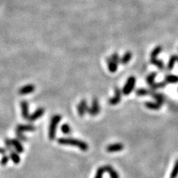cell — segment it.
<instances>
[{
	"mask_svg": "<svg viewBox=\"0 0 178 178\" xmlns=\"http://www.w3.org/2000/svg\"><path fill=\"white\" fill-rule=\"evenodd\" d=\"M5 147H6V150H8V151H12L11 149H12V143H11V140L10 139H5Z\"/></svg>",
	"mask_w": 178,
	"mask_h": 178,
	"instance_id": "obj_30",
	"label": "cell"
},
{
	"mask_svg": "<svg viewBox=\"0 0 178 178\" xmlns=\"http://www.w3.org/2000/svg\"><path fill=\"white\" fill-rule=\"evenodd\" d=\"M152 97L155 99L157 100V103H159L160 105H162L165 101L164 96L161 94H157V93H152Z\"/></svg>",
	"mask_w": 178,
	"mask_h": 178,
	"instance_id": "obj_17",
	"label": "cell"
},
{
	"mask_svg": "<svg viewBox=\"0 0 178 178\" xmlns=\"http://www.w3.org/2000/svg\"><path fill=\"white\" fill-rule=\"evenodd\" d=\"M5 153H6V149H3V148H0V154L5 155Z\"/></svg>",
	"mask_w": 178,
	"mask_h": 178,
	"instance_id": "obj_33",
	"label": "cell"
},
{
	"mask_svg": "<svg viewBox=\"0 0 178 178\" xmlns=\"http://www.w3.org/2000/svg\"><path fill=\"white\" fill-rule=\"evenodd\" d=\"M111 59H112L113 61L116 62V64L119 63V62H120V60H121V59H120V58H119V55H118L116 53H114V54H113L112 56H111Z\"/></svg>",
	"mask_w": 178,
	"mask_h": 178,
	"instance_id": "obj_32",
	"label": "cell"
},
{
	"mask_svg": "<svg viewBox=\"0 0 178 178\" xmlns=\"http://www.w3.org/2000/svg\"><path fill=\"white\" fill-rule=\"evenodd\" d=\"M16 134H17V137H18L20 140H22V141H26V140H27L26 137L25 136L24 134H23V132H20V131H16Z\"/></svg>",
	"mask_w": 178,
	"mask_h": 178,
	"instance_id": "obj_31",
	"label": "cell"
},
{
	"mask_svg": "<svg viewBox=\"0 0 178 178\" xmlns=\"http://www.w3.org/2000/svg\"><path fill=\"white\" fill-rule=\"evenodd\" d=\"M10 158L11 159L13 163L15 164H19L20 163V160H21L19 153L14 152V151H11L10 152Z\"/></svg>",
	"mask_w": 178,
	"mask_h": 178,
	"instance_id": "obj_15",
	"label": "cell"
},
{
	"mask_svg": "<svg viewBox=\"0 0 178 178\" xmlns=\"http://www.w3.org/2000/svg\"><path fill=\"white\" fill-rule=\"evenodd\" d=\"M104 168H105V171L108 173V174H109L110 177L111 178H119V174L116 172V170H115L111 165H105Z\"/></svg>",
	"mask_w": 178,
	"mask_h": 178,
	"instance_id": "obj_12",
	"label": "cell"
},
{
	"mask_svg": "<svg viewBox=\"0 0 178 178\" xmlns=\"http://www.w3.org/2000/svg\"><path fill=\"white\" fill-rule=\"evenodd\" d=\"M135 83H136V78L134 76H131L128 77V79L127 80L126 83L124 86L123 89H122V93L124 95L128 96L133 91L134 89Z\"/></svg>",
	"mask_w": 178,
	"mask_h": 178,
	"instance_id": "obj_3",
	"label": "cell"
},
{
	"mask_svg": "<svg viewBox=\"0 0 178 178\" xmlns=\"http://www.w3.org/2000/svg\"><path fill=\"white\" fill-rule=\"evenodd\" d=\"M88 109H89V106L87 105V102L85 100H82L81 102H80L78 105H77V110H78V114L80 116H83L86 113L88 112Z\"/></svg>",
	"mask_w": 178,
	"mask_h": 178,
	"instance_id": "obj_5",
	"label": "cell"
},
{
	"mask_svg": "<svg viewBox=\"0 0 178 178\" xmlns=\"http://www.w3.org/2000/svg\"><path fill=\"white\" fill-rule=\"evenodd\" d=\"M35 129L36 128L33 125H23V124H21V125H17L16 131L24 133L26 131H35Z\"/></svg>",
	"mask_w": 178,
	"mask_h": 178,
	"instance_id": "obj_11",
	"label": "cell"
},
{
	"mask_svg": "<svg viewBox=\"0 0 178 178\" xmlns=\"http://www.w3.org/2000/svg\"><path fill=\"white\" fill-rule=\"evenodd\" d=\"M61 119H62V116L59 114L54 115L51 118L49 126V131H48V137L51 140H53L56 138V128H57V125L59 124V122L61 121Z\"/></svg>",
	"mask_w": 178,
	"mask_h": 178,
	"instance_id": "obj_2",
	"label": "cell"
},
{
	"mask_svg": "<svg viewBox=\"0 0 178 178\" xmlns=\"http://www.w3.org/2000/svg\"><path fill=\"white\" fill-rule=\"evenodd\" d=\"M151 63L154 65L157 66L159 69H163L164 68V64L162 62L161 60H159V59H156V58H152L151 59Z\"/></svg>",
	"mask_w": 178,
	"mask_h": 178,
	"instance_id": "obj_19",
	"label": "cell"
},
{
	"mask_svg": "<svg viewBox=\"0 0 178 178\" xmlns=\"http://www.w3.org/2000/svg\"><path fill=\"white\" fill-rule=\"evenodd\" d=\"M145 105L147 108H149V109L152 110H158L160 108V106L161 105H160L157 102H147L145 103Z\"/></svg>",
	"mask_w": 178,
	"mask_h": 178,
	"instance_id": "obj_16",
	"label": "cell"
},
{
	"mask_svg": "<svg viewBox=\"0 0 178 178\" xmlns=\"http://www.w3.org/2000/svg\"><path fill=\"white\" fill-rule=\"evenodd\" d=\"M162 47L161 46H157L153 50L152 53H151V59L152 58H156L159 55V53H160V52L162 51Z\"/></svg>",
	"mask_w": 178,
	"mask_h": 178,
	"instance_id": "obj_22",
	"label": "cell"
},
{
	"mask_svg": "<svg viewBox=\"0 0 178 178\" xmlns=\"http://www.w3.org/2000/svg\"><path fill=\"white\" fill-rule=\"evenodd\" d=\"M100 105H99L98 100L97 98L93 99L92 101V105H91V107H89V109H88V114H89L91 116H97V114L100 113Z\"/></svg>",
	"mask_w": 178,
	"mask_h": 178,
	"instance_id": "obj_4",
	"label": "cell"
},
{
	"mask_svg": "<svg viewBox=\"0 0 178 178\" xmlns=\"http://www.w3.org/2000/svg\"><path fill=\"white\" fill-rule=\"evenodd\" d=\"M122 97V91L119 88H115V96L109 100V104L112 105H115L119 103L121 100Z\"/></svg>",
	"mask_w": 178,
	"mask_h": 178,
	"instance_id": "obj_7",
	"label": "cell"
},
{
	"mask_svg": "<svg viewBox=\"0 0 178 178\" xmlns=\"http://www.w3.org/2000/svg\"><path fill=\"white\" fill-rule=\"evenodd\" d=\"M57 142L60 145H68V146H74L78 147L80 150L83 151V152H86L89 150V145L84 141L82 140L74 139V138H65L62 137L57 140Z\"/></svg>",
	"mask_w": 178,
	"mask_h": 178,
	"instance_id": "obj_1",
	"label": "cell"
},
{
	"mask_svg": "<svg viewBox=\"0 0 178 178\" xmlns=\"http://www.w3.org/2000/svg\"><path fill=\"white\" fill-rule=\"evenodd\" d=\"M177 60V56H172L169 59V62H168V70H171L174 67V62Z\"/></svg>",
	"mask_w": 178,
	"mask_h": 178,
	"instance_id": "obj_26",
	"label": "cell"
},
{
	"mask_svg": "<svg viewBox=\"0 0 178 178\" xmlns=\"http://www.w3.org/2000/svg\"><path fill=\"white\" fill-rule=\"evenodd\" d=\"M34 91H35V86L32 84H30L22 87L19 90V94H21V95H26V94H31Z\"/></svg>",
	"mask_w": 178,
	"mask_h": 178,
	"instance_id": "obj_9",
	"label": "cell"
},
{
	"mask_svg": "<svg viewBox=\"0 0 178 178\" xmlns=\"http://www.w3.org/2000/svg\"><path fill=\"white\" fill-rule=\"evenodd\" d=\"M22 110V115L24 119H28L29 117V111H28V102L26 100H23L20 103Z\"/></svg>",
	"mask_w": 178,
	"mask_h": 178,
	"instance_id": "obj_10",
	"label": "cell"
},
{
	"mask_svg": "<svg viewBox=\"0 0 178 178\" xmlns=\"http://www.w3.org/2000/svg\"><path fill=\"white\" fill-rule=\"evenodd\" d=\"M44 113H45V109L43 108H39L33 113L32 114H31L28 117V120L30 121V122H33V121H35L37 119H38L39 117H41L42 116H43Z\"/></svg>",
	"mask_w": 178,
	"mask_h": 178,
	"instance_id": "obj_6",
	"label": "cell"
},
{
	"mask_svg": "<svg viewBox=\"0 0 178 178\" xmlns=\"http://www.w3.org/2000/svg\"><path fill=\"white\" fill-rule=\"evenodd\" d=\"M165 81L169 83H175L178 82V77L174 75H168L165 77Z\"/></svg>",
	"mask_w": 178,
	"mask_h": 178,
	"instance_id": "obj_24",
	"label": "cell"
},
{
	"mask_svg": "<svg viewBox=\"0 0 178 178\" xmlns=\"http://www.w3.org/2000/svg\"><path fill=\"white\" fill-rule=\"evenodd\" d=\"M107 63H108V67L109 69L110 72L111 73H114L117 70V64L116 62L113 61V59H111V57H108L106 59Z\"/></svg>",
	"mask_w": 178,
	"mask_h": 178,
	"instance_id": "obj_13",
	"label": "cell"
},
{
	"mask_svg": "<svg viewBox=\"0 0 178 178\" xmlns=\"http://www.w3.org/2000/svg\"><path fill=\"white\" fill-rule=\"evenodd\" d=\"M9 160H10V157H8V156H7L6 154H5V155L2 156L1 160H0V164L2 165V166H4V165L8 164Z\"/></svg>",
	"mask_w": 178,
	"mask_h": 178,
	"instance_id": "obj_29",
	"label": "cell"
},
{
	"mask_svg": "<svg viewBox=\"0 0 178 178\" xmlns=\"http://www.w3.org/2000/svg\"><path fill=\"white\" fill-rule=\"evenodd\" d=\"M165 84H166L165 82H163V83H154V84H152V86H151V89H152V91H154V90L158 89V88H163L165 86Z\"/></svg>",
	"mask_w": 178,
	"mask_h": 178,
	"instance_id": "obj_28",
	"label": "cell"
},
{
	"mask_svg": "<svg viewBox=\"0 0 178 178\" xmlns=\"http://www.w3.org/2000/svg\"><path fill=\"white\" fill-rule=\"evenodd\" d=\"M157 77V74L156 73H152L149 75L147 77H146V82L149 85L152 86V84L154 83V80H155V77Z\"/></svg>",
	"mask_w": 178,
	"mask_h": 178,
	"instance_id": "obj_21",
	"label": "cell"
},
{
	"mask_svg": "<svg viewBox=\"0 0 178 178\" xmlns=\"http://www.w3.org/2000/svg\"><path fill=\"white\" fill-rule=\"evenodd\" d=\"M105 172V168H104V166L100 167V168L97 169V173H96L95 177L94 178H102V177H103L104 173Z\"/></svg>",
	"mask_w": 178,
	"mask_h": 178,
	"instance_id": "obj_27",
	"label": "cell"
},
{
	"mask_svg": "<svg viewBox=\"0 0 178 178\" xmlns=\"http://www.w3.org/2000/svg\"><path fill=\"white\" fill-rule=\"evenodd\" d=\"M124 146L122 143H114L111 144L106 147V151L108 152H116L123 150Z\"/></svg>",
	"mask_w": 178,
	"mask_h": 178,
	"instance_id": "obj_8",
	"label": "cell"
},
{
	"mask_svg": "<svg viewBox=\"0 0 178 178\" xmlns=\"http://www.w3.org/2000/svg\"><path fill=\"white\" fill-rule=\"evenodd\" d=\"M151 91L146 89H139L136 91V94L139 97H143V96H146L149 94H150Z\"/></svg>",
	"mask_w": 178,
	"mask_h": 178,
	"instance_id": "obj_20",
	"label": "cell"
},
{
	"mask_svg": "<svg viewBox=\"0 0 178 178\" xmlns=\"http://www.w3.org/2000/svg\"><path fill=\"white\" fill-rule=\"evenodd\" d=\"M131 57H132V53L130 51H128L123 55V56L121 58L120 62L122 64H127L128 62L131 60Z\"/></svg>",
	"mask_w": 178,
	"mask_h": 178,
	"instance_id": "obj_18",
	"label": "cell"
},
{
	"mask_svg": "<svg viewBox=\"0 0 178 178\" xmlns=\"http://www.w3.org/2000/svg\"><path fill=\"white\" fill-rule=\"evenodd\" d=\"M12 146L15 148L16 151L18 153H23L24 152V147L23 146V145L21 144L20 141L17 139H12L11 140Z\"/></svg>",
	"mask_w": 178,
	"mask_h": 178,
	"instance_id": "obj_14",
	"label": "cell"
},
{
	"mask_svg": "<svg viewBox=\"0 0 178 178\" xmlns=\"http://www.w3.org/2000/svg\"><path fill=\"white\" fill-rule=\"evenodd\" d=\"M178 176V160L176 161L174 168L170 174V178H177Z\"/></svg>",
	"mask_w": 178,
	"mask_h": 178,
	"instance_id": "obj_23",
	"label": "cell"
},
{
	"mask_svg": "<svg viewBox=\"0 0 178 178\" xmlns=\"http://www.w3.org/2000/svg\"><path fill=\"white\" fill-rule=\"evenodd\" d=\"M61 130H62V132L65 134H68L71 132V128L70 125L68 123H65L62 125L61 127Z\"/></svg>",
	"mask_w": 178,
	"mask_h": 178,
	"instance_id": "obj_25",
	"label": "cell"
},
{
	"mask_svg": "<svg viewBox=\"0 0 178 178\" xmlns=\"http://www.w3.org/2000/svg\"><path fill=\"white\" fill-rule=\"evenodd\" d=\"M177 61H178V56H177Z\"/></svg>",
	"mask_w": 178,
	"mask_h": 178,
	"instance_id": "obj_34",
	"label": "cell"
}]
</instances>
